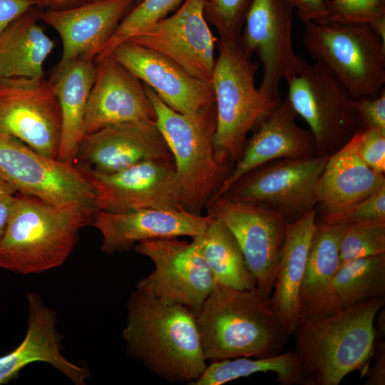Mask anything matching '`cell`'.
Masks as SVG:
<instances>
[{
    "label": "cell",
    "mask_w": 385,
    "mask_h": 385,
    "mask_svg": "<svg viewBox=\"0 0 385 385\" xmlns=\"http://www.w3.org/2000/svg\"><path fill=\"white\" fill-rule=\"evenodd\" d=\"M302 42L354 98L376 96L385 84V41L370 26L308 22Z\"/></svg>",
    "instance_id": "7"
},
{
    "label": "cell",
    "mask_w": 385,
    "mask_h": 385,
    "mask_svg": "<svg viewBox=\"0 0 385 385\" xmlns=\"http://www.w3.org/2000/svg\"><path fill=\"white\" fill-rule=\"evenodd\" d=\"M293 11L286 0H252L239 38L244 51L255 53L262 66L259 88L278 102L282 101L281 82L306 61L294 51Z\"/></svg>",
    "instance_id": "15"
},
{
    "label": "cell",
    "mask_w": 385,
    "mask_h": 385,
    "mask_svg": "<svg viewBox=\"0 0 385 385\" xmlns=\"http://www.w3.org/2000/svg\"><path fill=\"white\" fill-rule=\"evenodd\" d=\"M16 193V190L6 181H0V198Z\"/></svg>",
    "instance_id": "45"
},
{
    "label": "cell",
    "mask_w": 385,
    "mask_h": 385,
    "mask_svg": "<svg viewBox=\"0 0 385 385\" xmlns=\"http://www.w3.org/2000/svg\"><path fill=\"white\" fill-rule=\"evenodd\" d=\"M212 218L185 209L143 208L125 212L96 211L92 225L102 235L101 250L108 255L131 250L142 241L202 235Z\"/></svg>",
    "instance_id": "20"
},
{
    "label": "cell",
    "mask_w": 385,
    "mask_h": 385,
    "mask_svg": "<svg viewBox=\"0 0 385 385\" xmlns=\"http://www.w3.org/2000/svg\"><path fill=\"white\" fill-rule=\"evenodd\" d=\"M385 254V220L349 224L340 242V266L358 258Z\"/></svg>",
    "instance_id": "33"
},
{
    "label": "cell",
    "mask_w": 385,
    "mask_h": 385,
    "mask_svg": "<svg viewBox=\"0 0 385 385\" xmlns=\"http://www.w3.org/2000/svg\"><path fill=\"white\" fill-rule=\"evenodd\" d=\"M15 194L0 198V242L5 234L13 212L15 204Z\"/></svg>",
    "instance_id": "42"
},
{
    "label": "cell",
    "mask_w": 385,
    "mask_h": 385,
    "mask_svg": "<svg viewBox=\"0 0 385 385\" xmlns=\"http://www.w3.org/2000/svg\"><path fill=\"white\" fill-rule=\"evenodd\" d=\"M96 211L92 206L53 205L16 192L0 242V267L29 274L61 266L76 245L80 230L92 222Z\"/></svg>",
    "instance_id": "4"
},
{
    "label": "cell",
    "mask_w": 385,
    "mask_h": 385,
    "mask_svg": "<svg viewBox=\"0 0 385 385\" xmlns=\"http://www.w3.org/2000/svg\"><path fill=\"white\" fill-rule=\"evenodd\" d=\"M329 156L282 158L247 173L221 197L260 205L287 222L316 207V187Z\"/></svg>",
    "instance_id": "9"
},
{
    "label": "cell",
    "mask_w": 385,
    "mask_h": 385,
    "mask_svg": "<svg viewBox=\"0 0 385 385\" xmlns=\"http://www.w3.org/2000/svg\"><path fill=\"white\" fill-rule=\"evenodd\" d=\"M144 87L155 111L156 125L173 158L184 208L200 215L232 170L215 158V104L196 114H183L168 106L150 88Z\"/></svg>",
    "instance_id": "6"
},
{
    "label": "cell",
    "mask_w": 385,
    "mask_h": 385,
    "mask_svg": "<svg viewBox=\"0 0 385 385\" xmlns=\"http://www.w3.org/2000/svg\"><path fill=\"white\" fill-rule=\"evenodd\" d=\"M362 132L328 158L316 187L317 222H342L356 204L385 186L384 175L371 170L359 154Z\"/></svg>",
    "instance_id": "21"
},
{
    "label": "cell",
    "mask_w": 385,
    "mask_h": 385,
    "mask_svg": "<svg viewBox=\"0 0 385 385\" xmlns=\"http://www.w3.org/2000/svg\"><path fill=\"white\" fill-rule=\"evenodd\" d=\"M348 225L317 222L300 289L299 314H322L337 311L330 306L329 293L340 267V242Z\"/></svg>",
    "instance_id": "27"
},
{
    "label": "cell",
    "mask_w": 385,
    "mask_h": 385,
    "mask_svg": "<svg viewBox=\"0 0 385 385\" xmlns=\"http://www.w3.org/2000/svg\"><path fill=\"white\" fill-rule=\"evenodd\" d=\"M41 8L46 9H62L73 7L86 0H34Z\"/></svg>",
    "instance_id": "43"
},
{
    "label": "cell",
    "mask_w": 385,
    "mask_h": 385,
    "mask_svg": "<svg viewBox=\"0 0 385 385\" xmlns=\"http://www.w3.org/2000/svg\"><path fill=\"white\" fill-rule=\"evenodd\" d=\"M284 81L286 98L309 125L319 155H331L360 130L354 98L324 63L305 61Z\"/></svg>",
    "instance_id": "8"
},
{
    "label": "cell",
    "mask_w": 385,
    "mask_h": 385,
    "mask_svg": "<svg viewBox=\"0 0 385 385\" xmlns=\"http://www.w3.org/2000/svg\"><path fill=\"white\" fill-rule=\"evenodd\" d=\"M61 115L52 81L45 77H0V133L57 159Z\"/></svg>",
    "instance_id": "11"
},
{
    "label": "cell",
    "mask_w": 385,
    "mask_h": 385,
    "mask_svg": "<svg viewBox=\"0 0 385 385\" xmlns=\"http://www.w3.org/2000/svg\"><path fill=\"white\" fill-rule=\"evenodd\" d=\"M354 107L360 130L385 131V89L376 96L354 98Z\"/></svg>",
    "instance_id": "36"
},
{
    "label": "cell",
    "mask_w": 385,
    "mask_h": 385,
    "mask_svg": "<svg viewBox=\"0 0 385 385\" xmlns=\"http://www.w3.org/2000/svg\"><path fill=\"white\" fill-rule=\"evenodd\" d=\"M373 366L366 369L364 373L366 377L365 385L385 384V342H376L374 354Z\"/></svg>",
    "instance_id": "41"
},
{
    "label": "cell",
    "mask_w": 385,
    "mask_h": 385,
    "mask_svg": "<svg viewBox=\"0 0 385 385\" xmlns=\"http://www.w3.org/2000/svg\"><path fill=\"white\" fill-rule=\"evenodd\" d=\"M359 154L371 170L384 175L385 131L376 129L363 130Z\"/></svg>",
    "instance_id": "37"
},
{
    "label": "cell",
    "mask_w": 385,
    "mask_h": 385,
    "mask_svg": "<svg viewBox=\"0 0 385 385\" xmlns=\"http://www.w3.org/2000/svg\"><path fill=\"white\" fill-rule=\"evenodd\" d=\"M147 160L174 163L155 120L114 124L85 135L74 164L113 173Z\"/></svg>",
    "instance_id": "18"
},
{
    "label": "cell",
    "mask_w": 385,
    "mask_h": 385,
    "mask_svg": "<svg viewBox=\"0 0 385 385\" xmlns=\"http://www.w3.org/2000/svg\"><path fill=\"white\" fill-rule=\"evenodd\" d=\"M185 0H141L123 19L115 31L98 55L109 54L118 44L165 18Z\"/></svg>",
    "instance_id": "32"
},
{
    "label": "cell",
    "mask_w": 385,
    "mask_h": 385,
    "mask_svg": "<svg viewBox=\"0 0 385 385\" xmlns=\"http://www.w3.org/2000/svg\"><path fill=\"white\" fill-rule=\"evenodd\" d=\"M195 317L206 361L275 356L291 337L257 287L241 290L215 282Z\"/></svg>",
    "instance_id": "1"
},
{
    "label": "cell",
    "mask_w": 385,
    "mask_h": 385,
    "mask_svg": "<svg viewBox=\"0 0 385 385\" xmlns=\"http://www.w3.org/2000/svg\"><path fill=\"white\" fill-rule=\"evenodd\" d=\"M376 341L381 340L385 334V309L384 307L379 311L374 321Z\"/></svg>",
    "instance_id": "44"
},
{
    "label": "cell",
    "mask_w": 385,
    "mask_h": 385,
    "mask_svg": "<svg viewBox=\"0 0 385 385\" xmlns=\"http://www.w3.org/2000/svg\"><path fill=\"white\" fill-rule=\"evenodd\" d=\"M134 0H96L62 9H45L41 20L53 28L62 41V55L56 68L83 56H98Z\"/></svg>",
    "instance_id": "22"
},
{
    "label": "cell",
    "mask_w": 385,
    "mask_h": 385,
    "mask_svg": "<svg viewBox=\"0 0 385 385\" xmlns=\"http://www.w3.org/2000/svg\"><path fill=\"white\" fill-rule=\"evenodd\" d=\"M297 117L287 98L263 116L247 139L241 158L210 201L223 195L241 177L266 163L318 155L312 133L297 125Z\"/></svg>",
    "instance_id": "23"
},
{
    "label": "cell",
    "mask_w": 385,
    "mask_h": 385,
    "mask_svg": "<svg viewBox=\"0 0 385 385\" xmlns=\"http://www.w3.org/2000/svg\"><path fill=\"white\" fill-rule=\"evenodd\" d=\"M385 220V186L356 204L342 222L352 224Z\"/></svg>",
    "instance_id": "38"
},
{
    "label": "cell",
    "mask_w": 385,
    "mask_h": 385,
    "mask_svg": "<svg viewBox=\"0 0 385 385\" xmlns=\"http://www.w3.org/2000/svg\"><path fill=\"white\" fill-rule=\"evenodd\" d=\"M200 240L204 257L215 282L241 290L256 287L235 238L221 220L212 218Z\"/></svg>",
    "instance_id": "31"
},
{
    "label": "cell",
    "mask_w": 385,
    "mask_h": 385,
    "mask_svg": "<svg viewBox=\"0 0 385 385\" xmlns=\"http://www.w3.org/2000/svg\"><path fill=\"white\" fill-rule=\"evenodd\" d=\"M93 187L95 208L111 213L143 208L181 210L183 190L174 163L147 160L113 173L75 163Z\"/></svg>",
    "instance_id": "12"
},
{
    "label": "cell",
    "mask_w": 385,
    "mask_h": 385,
    "mask_svg": "<svg viewBox=\"0 0 385 385\" xmlns=\"http://www.w3.org/2000/svg\"><path fill=\"white\" fill-rule=\"evenodd\" d=\"M96 78L84 120L85 135L127 122L155 120L143 83L111 54L95 58Z\"/></svg>",
    "instance_id": "19"
},
{
    "label": "cell",
    "mask_w": 385,
    "mask_h": 385,
    "mask_svg": "<svg viewBox=\"0 0 385 385\" xmlns=\"http://www.w3.org/2000/svg\"><path fill=\"white\" fill-rule=\"evenodd\" d=\"M324 22L366 24L385 41V0H328Z\"/></svg>",
    "instance_id": "34"
},
{
    "label": "cell",
    "mask_w": 385,
    "mask_h": 385,
    "mask_svg": "<svg viewBox=\"0 0 385 385\" xmlns=\"http://www.w3.org/2000/svg\"><path fill=\"white\" fill-rule=\"evenodd\" d=\"M95 57L76 58L52 77L61 115V131L57 160L74 165L79 145L85 136L84 120L88 100L96 78Z\"/></svg>",
    "instance_id": "26"
},
{
    "label": "cell",
    "mask_w": 385,
    "mask_h": 385,
    "mask_svg": "<svg viewBox=\"0 0 385 385\" xmlns=\"http://www.w3.org/2000/svg\"><path fill=\"white\" fill-rule=\"evenodd\" d=\"M207 215L221 220L235 238L257 289L270 297L287 221L267 207L220 197L206 205Z\"/></svg>",
    "instance_id": "13"
},
{
    "label": "cell",
    "mask_w": 385,
    "mask_h": 385,
    "mask_svg": "<svg viewBox=\"0 0 385 385\" xmlns=\"http://www.w3.org/2000/svg\"><path fill=\"white\" fill-rule=\"evenodd\" d=\"M212 76L216 125L215 158L232 168L241 158L247 135L280 102L265 95L255 83L257 64L239 41L220 38Z\"/></svg>",
    "instance_id": "5"
},
{
    "label": "cell",
    "mask_w": 385,
    "mask_h": 385,
    "mask_svg": "<svg viewBox=\"0 0 385 385\" xmlns=\"http://www.w3.org/2000/svg\"><path fill=\"white\" fill-rule=\"evenodd\" d=\"M134 249L155 265V270L138 282L137 289L195 313L200 309L215 283L202 251L200 235L191 242L178 237L142 241Z\"/></svg>",
    "instance_id": "10"
},
{
    "label": "cell",
    "mask_w": 385,
    "mask_h": 385,
    "mask_svg": "<svg viewBox=\"0 0 385 385\" xmlns=\"http://www.w3.org/2000/svg\"><path fill=\"white\" fill-rule=\"evenodd\" d=\"M252 0H206L211 22L217 28L220 38L239 41L240 30Z\"/></svg>",
    "instance_id": "35"
},
{
    "label": "cell",
    "mask_w": 385,
    "mask_h": 385,
    "mask_svg": "<svg viewBox=\"0 0 385 385\" xmlns=\"http://www.w3.org/2000/svg\"><path fill=\"white\" fill-rule=\"evenodd\" d=\"M205 3L206 0H185L175 14L127 41L160 53L192 76L211 83L218 40L205 18Z\"/></svg>",
    "instance_id": "16"
},
{
    "label": "cell",
    "mask_w": 385,
    "mask_h": 385,
    "mask_svg": "<svg viewBox=\"0 0 385 385\" xmlns=\"http://www.w3.org/2000/svg\"><path fill=\"white\" fill-rule=\"evenodd\" d=\"M43 9L34 6L13 21L0 36V77H44V63L54 41L39 24Z\"/></svg>",
    "instance_id": "28"
},
{
    "label": "cell",
    "mask_w": 385,
    "mask_h": 385,
    "mask_svg": "<svg viewBox=\"0 0 385 385\" xmlns=\"http://www.w3.org/2000/svg\"><path fill=\"white\" fill-rule=\"evenodd\" d=\"M27 298V333L14 350L0 356V385L14 379L24 367L36 361L48 363L73 384L84 385L88 376L87 369L71 363L61 352L55 312L45 305L38 294L31 293Z\"/></svg>",
    "instance_id": "24"
},
{
    "label": "cell",
    "mask_w": 385,
    "mask_h": 385,
    "mask_svg": "<svg viewBox=\"0 0 385 385\" xmlns=\"http://www.w3.org/2000/svg\"><path fill=\"white\" fill-rule=\"evenodd\" d=\"M109 54L178 113L193 115L215 104L211 83L192 76L159 52L126 41Z\"/></svg>",
    "instance_id": "17"
},
{
    "label": "cell",
    "mask_w": 385,
    "mask_h": 385,
    "mask_svg": "<svg viewBox=\"0 0 385 385\" xmlns=\"http://www.w3.org/2000/svg\"><path fill=\"white\" fill-rule=\"evenodd\" d=\"M1 180H4L3 179V178L0 175V181H1Z\"/></svg>",
    "instance_id": "47"
},
{
    "label": "cell",
    "mask_w": 385,
    "mask_h": 385,
    "mask_svg": "<svg viewBox=\"0 0 385 385\" xmlns=\"http://www.w3.org/2000/svg\"><path fill=\"white\" fill-rule=\"evenodd\" d=\"M385 297L322 314H299L292 334L305 385H339L364 372L376 342L374 321Z\"/></svg>",
    "instance_id": "3"
},
{
    "label": "cell",
    "mask_w": 385,
    "mask_h": 385,
    "mask_svg": "<svg viewBox=\"0 0 385 385\" xmlns=\"http://www.w3.org/2000/svg\"><path fill=\"white\" fill-rule=\"evenodd\" d=\"M272 372L282 385L305 384L301 362L294 351L265 358L237 357L211 361L190 385H222L254 374Z\"/></svg>",
    "instance_id": "30"
},
{
    "label": "cell",
    "mask_w": 385,
    "mask_h": 385,
    "mask_svg": "<svg viewBox=\"0 0 385 385\" xmlns=\"http://www.w3.org/2000/svg\"><path fill=\"white\" fill-rule=\"evenodd\" d=\"M0 175L16 192L53 205L76 202L95 208L93 187L74 165L46 158L1 133Z\"/></svg>",
    "instance_id": "14"
},
{
    "label": "cell",
    "mask_w": 385,
    "mask_h": 385,
    "mask_svg": "<svg viewBox=\"0 0 385 385\" xmlns=\"http://www.w3.org/2000/svg\"><path fill=\"white\" fill-rule=\"evenodd\" d=\"M316 207L287 222L270 300L286 332L292 336L299 314V294L312 235Z\"/></svg>",
    "instance_id": "25"
},
{
    "label": "cell",
    "mask_w": 385,
    "mask_h": 385,
    "mask_svg": "<svg viewBox=\"0 0 385 385\" xmlns=\"http://www.w3.org/2000/svg\"><path fill=\"white\" fill-rule=\"evenodd\" d=\"M127 309L123 336L129 356L172 383L190 384L202 374L207 364L193 311L162 302L137 288Z\"/></svg>",
    "instance_id": "2"
},
{
    "label": "cell",
    "mask_w": 385,
    "mask_h": 385,
    "mask_svg": "<svg viewBox=\"0 0 385 385\" xmlns=\"http://www.w3.org/2000/svg\"><path fill=\"white\" fill-rule=\"evenodd\" d=\"M297 10L300 20L308 22H324L326 17V3L328 0H286Z\"/></svg>",
    "instance_id": "39"
},
{
    "label": "cell",
    "mask_w": 385,
    "mask_h": 385,
    "mask_svg": "<svg viewBox=\"0 0 385 385\" xmlns=\"http://www.w3.org/2000/svg\"><path fill=\"white\" fill-rule=\"evenodd\" d=\"M34 6H38L34 0H0V36L13 21Z\"/></svg>",
    "instance_id": "40"
},
{
    "label": "cell",
    "mask_w": 385,
    "mask_h": 385,
    "mask_svg": "<svg viewBox=\"0 0 385 385\" xmlns=\"http://www.w3.org/2000/svg\"><path fill=\"white\" fill-rule=\"evenodd\" d=\"M96 1V0H86V1ZM135 2H140L141 0H134Z\"/></svg>",
    "instance_id": "46"
},
{
    "label": "cell",
    "mask_w": 385,
    "mask_h": 385,
    "mask_svg": "<svg viewBox=\"0 0 385 385\" xmlns=\"http://www.w3.org/2000/svg\"><path fill=\"white\" fill-rule=\"evenodd\" d=\"M329 295L333 310L385 297V254L342 264L331 284Z\"/></svg>",
    "instance_id": "29"
}]
</instances>
